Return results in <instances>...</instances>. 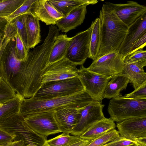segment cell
<instances>
[{
    "label": "cell",
    "mask_w": 146,
    "mask_h": 146,
    "mask_svg": "<svg viewBox=\"0 0 146 146\" xmlns=\"http://www.w3.org/2000/svg\"><path fill=\"white\" fill-rule=\"evenodd\" d=\"M59 30L51 25L43 43L29 51L26 59L22 62L19 71V94L24 99L33 97L42 85V77L48 64L50 54Z\"/></svg>",
    "instance_id": "6da1fadb"
},
{
    "label": "cell",
    "mask_w": 146,
    "mask_h": 146,
    "mask_svg": "<svg viewBox=\"0 0 146 146\" xmlns=\"http://www.w3.org/2000/svg\"><path fill=\"white\" fill-rule=\"evenodd\" d=\"M99 18L101 41L96 59L110 52H117L128 28L117 17L114 7L110 2H106L103 4L100 12Z\"/></svg>",
    "instance_id": "7a4b0ae2"
},
{
    "label": "cell",
    "mask_w": 146,
    "mask_h": 146,
    "mask_svg": "<svg viewBox=\"0 0 146 146\" xmlns=\"http://www.w3.org/2000/svg\"><path fill=\"white\" fill-rule=\"evenodd\" d=\"M93 101L86 90L47 100H38L33 97L27 99L22 98L20 114L24 117L41 112H54L64 108H80Z\"/></svg>",
    "instance_id": "3957f363"
},
{
    "label": "cell",
    "mask_w": 146,
    "mask_h": 146,
    "mask_svg": "<svg viewBox=\"0 0 146 146\" xmlns=\"http://www.w3.org/2000/svg\"><path fill=\"white\" fill-rule=\"evenodd\" d=\"M108 111L110 118L117 122L146 116V99L130 98L120 95L110 100Z\"/></svg>",
    "instance_id": "277c9868"
},
{
    "label": "cell",
    "mask_w": 146,
    "mask_h": 146,
    "mask_svg": "<svg viewBox=\"0 0 146 146\" xmlns=\"http://www.w3.org/2000/svg\"><path fill=\"white\" fill-rule=\"evenodd\" d=\"M84 90H85L84 86L78 78L76 77L44 84L32 97L38 100H47Z\"/></svg>",
    "instance_id": "5b68a950"
},
{
    "label": "cell",
    "mask_w": 146,
    "mask_h": 146,
    "mask_svg": "<svg viewBox=\"0 0 146 146\" xmlns=\"http://www.w3.org/2000/svg\"><path fill=\"white\" fill-rule=\"evenodd\" d=\"M0 129L12 136L13 141H23L26 146L33 144L42 146L47 140L32 130L20 114L0 123Z\"/></svg>",
    "instance_id": "8992f818"
},
{
    "label": "cell",
    "mask_w": 146,
    "mask_h": 146,
    "mask_svg": "<svg viewBox=\"0 0 146 146\" xmlns=\"http://www.w3.org/2000/svg\"><path fill=\"white\" fill-rule=\"evenodd\" d=\"M77 76L92 100L102 103L104 90L112 76H108L95 73L83 65L78 69Z\"/></svg>",
    "instance_id": "52a82bcc"
},
{
    "label": "cell",
    "mask_w": 146,
    "mask_h": 146,
    "mask_svg": "<svg viewBox=\"0 0 146 146\" xmlns=\"http://www.w3.org/2000/svg\"><path fill=\"white\" fill-rule=\"evenodd\" d=\"M91 27L71 37L64 58L78 65H82L88 57Z\"/></svg>",
    "instance_id": "ba28073f"
},
{
    "label": "cell",
    "mask_w": 146,
    "mask_h": 146,
    "mask_svg": "<svg viewBox=\"0 0 146 146\" xmlns=\"http://www.w3.org/2000/svg\"><path fill=\"white\" fill-rule=\"evenodd\" d=\"M104 105L93 101L86 106L79 109L76 124L71 133L79 136L97 121L105 117L103 112Z\"/></svg>",
    "instance_id": "9c48e42d"
},
{
    "label": "cell",
    "mask_w": 146,
    "mask_h": 146,
    "mask_svg": "<svg viewBox=\"0 0 146 146\" xmlns=\"http://www.w3.org/2000/svg\"><path fill=\"white\" fill-rule=\"evenodd\" d=\"M23 118L32 130L46 140L50 135L62 132L56 120L54 112H41Z\"/></svg>",
    "instance_id": "30bf717a"
},
{
    "label": "cell",
    "mask_w": 146,
    "mask_h": 146,
    "mask_svg": "<svg viewBox=\"0 0 146 146\" xmlns=\"http://www.w3.org/2000/svg\"><path fill=\"white\" fill-rule=\"evenodd\" d=\"M124 65L123 59L117 52L113 51L93 61L87 68L95 73L110 76L121 73Z\"/></svg>",
    "instance_id": "8fae6325"
},
{
    "label": "cell",
    "mask_w": 146,
    "mask_h": 146,
    "mask_svg": "<svg viewBox=\"0 0 146 146\" xmlns=\"http://www.w3.org/2000/svg\"><path fill=\"white\" fill-rule=\"evenodd\" d=\"M77 66L65 58L48 65L42 77V85L78 77Z\"/></svg>",
    "instance_id": "7c38bea8"
},
{
    "label": "cell",
    "mask_w": 146,
    "mask_h": 146,
    "mask_svg": "<svg viewBox=\"0 0 146 146\" xmlns=\"http://www.w3.org/2000/svg\"><path fill=\"white\" fill-rule=\"evenodd\" d=\"M120 136L136 141L138 138L146 137V116L129 119L117 122Z\"/></svg>",
    "instance_id": "4fadbf2b"
},
{
    "label": "cell",
    "mask_w": 146,
    "mask_h": 146,
    "mask_svg": "<svg viewBox=\"0 0 146 146\" xmlns=\"http://www.w3.org/2000/svg\"><path fill=\"white\" fill-rule=\"evenodd\" d=\"M146 33V13L128 26L127 31L117 52L123 58L134 42Z\"/></svg>",
    "instance_id": "5bb4252c"
},
{
    "label": "cell",
    "mask_w": 146,
    "mask_h": 146,
    "mask_svg": "<svg viewBox=\"0 0 146 146\" xmlns=\"http://www.w3.org/2000/svg\"><path fill=\"white\" fill-rule=\"evenodd\" d=\"M30 13L47 25H56L64 17L48 0H37L32 6Z\"/></svg>",
    "instance_id": "9a60e30c"
},
{
    "label": "cell",
    "mask_w": 146,
    "mask_h": 146,
    "mask_svg": "<svg viewBox=\"0 0 146 146\" xmlns=\"http://www.w3.org/2000/svg\"><path fill=\"white\" fill-rule=\"evenodd\" d=\"M111 4L117 17L128 26L146 13V7L135 1H129L124 4Z\"/></svg>",
    "instance_id": "2e32d148"
},
{
    "label": "cell",
    "mask_w": 146,
    "mask_h": 146,
    "mask_svg": "<svg viewBox=\"0 0 146 146\" xmlns=\"http://www.w3.org/2000/svg\"><path fill=\"white\" fill-rule=\"evenodd\" d=\"M87 5L78 7L59 20L56 24L59 31L66 33L75 29L84 22L87 13Z\"/></svg>",
    "instance_id": "e0dca14e"
},
{
    "label": "cell",
    "mask_w": 146,
    "mask_h": 146,
    "mask_svg": "<svg viewBox=\"0 0 146 146\" xmlns=\"http://www.w3.org/2000/svg\"><path fill=\"white\" fill-rule=\"evenodd\" d=\"M80 109L64 108L54 112L56 120L62 132L71 133L76 124Z\"/></svg>",
    "instance_id": "ac0fdd59"
},
{
    "label": "cell",
    "mask_w": 146,
    "mask_h": 146,
    "mask_svg": "<svg viewBox=\"0 0 146 146\" xmlns=\"http://www.w3.org/2000/svg\"><path fill=\"white\" fill-rule=\"evenodd\" d=\"M146 65V61L125 64L121 73L129 80L134 89L146 81V73L143 67Z\"/></svg>",
    "instance_id": "d6986e66"
},
{
    "label": "cell",
    "mask_w": 146,
    "mask_h": 146,
    "mask_svg": "<svg viewBox=\"0 0 146 146\" xmlns=\"http://www.w3.org/2000/svg\"><path fill=\"white\" fill-rule=\"evenodd\" d=\"M27 14L19 16L11 22H8L4 30L3 33L4 35L6 37L10 39L15 38L16 33H17L26 48L29 51L26 26Z\"/></svg>",
    "instance_id": "ffe728a7"
},
{
    "label": "cell",
    "mask_w": 146,
    "mask_h": 146,
    "mask_svg": "<svg viewBox=\"0 0 146 146\" xmlns=\"http://www.w3.org/2000/svg\"><path fill=\"white\" fill-rule=\"evenodd\" d=\"M110 118H104L97 121L79 136L82 139L93 140L111 130L116 125Z\"/></svg>",
    "instance_id": "44dd1931"
},
{
    "label": "cell",
    "mask_w": 146,
    "mask_h": 146,
    "mask_svg": "<svg viewBox=\"0 0 146 146\" xmlns=\"http://www.w3.org/2000/svg\"><path fill=\"white\" fill-rule=\"evenodd\" d=\"M129 83V80L121 73L113 76L105 87L103 98L110 99L118 96L120 92L126 88Z\"/></svg>",
    "instance_id": "7402d4cb"
},
{
    "label": "cell",
    "mask_w": 146,
    "mask_h": 146,
    "mask_svg": "<svg viewBox=\"0 0 146 146\" xmlns=\"http://www.w3.org/2000/svg\"><path fill=\"white\" fill-rule=\"evenodd\" d=\"M15 38L10 39L5 46L2 55L4 57L6 68L13 76L18 73L22 62L17 57L15 50Z\"/></svg>",
    "instance_id": "603a6c76"
},
{
    "label": "cell",
    "mask_w": 146,
    "mask_h": 146,
    "mask_svg": "<svg viewBox=\"0 0 146 146\" xmlns=\"http://www.w3.org/2000/svg\"><path fill=\"white\" fill-rule=\"evenodd\" d=\"M26 26L28 49L34 48L41 41L39 20L31 13H27Z\"/></svg>",
    "instance_id": "cb8c5ba5"
},
{
    "label": "cell",
    "mask_w": 146,
    "mask_h": 146,
    "mask_svg": "<svg viewBox=\"0 0 146 146\" xmlns=\"http://www.w3.org/2000/svg\"><path fill=\"white\" fill-rule=\"evenodd\" d=\"M71 39L66 35L57 36L50 54L48 65L65 57Z\"/></svg>",
    "instance_id": "d4e9b609"
},
{
    "label": "cell",
    "mask_w": 146,
    "mask_h": 146,
    "mask_svg": "<svg viewBox=\"0 0 146 146\" xmlns=\"http://www.w3.org/2000/svg\"><path fill=\"white\" fill-rule=\"evenodd\" d=\"M48 0L64 17L78 7L84 5H94L98 2L97 0Z\"/></svg>",
    "instance_id": "484cf974"
},
{
    "label": "cell",
    "mask_w": 146,
    "mask_h": 146,
    "mask_svg": "<svg viewBox=\"0 0 146 146\" xmlns=\"http://www.w3.org/2000/svg\"><path fill=\"white\" fill-rule=\"evenodd\" d=\"M90 27L91 33L88 58L94 61L97 59L101 44V25L99 18L92 21Z\"/></svg>",
    "instance_id": "4316f807"
},
{
    "label": "cell",
    "mask_w": 146,
    "mask_h": 146,
    "mask_svg": "<svg viewBox=\"0 0 146 146\" xmlns=\"http://www.w3.org/2000/svg\"><path fill=\"white\" fill-rule=\"evenodd\" d=\"M22 98L18 95L3 103L0 107V123L20 114V104Z\"/></svg>",
    "instance_id": "83f0119b"
},
{
    "label": "cell",
    "mask_w": 146,
    "mask_h": 146,
    "mask_svg": "<svg viewBox=\"0 0 146 146\" xmlns=\"http://www.w3.org/2000/svg\"><path fill=\"white\" fill-rule=\"evenodd\" d=\"M79 137V136H72L69 133L63 132L54 138L47 140L42 146H66Z\"/></svg>",
    "instance_id": "f1b7e54d"
},
{
    "label": "cell",
    "mask_w": 146,
    "mask_h": 146,
    "mask_svg": "<svg viewBox=\"0 0 146 146\" xmlns=\"http://www.w3.org/2000/svg\"><path fill=\"white\" fill-rule=\"evenodd\" d=\"M25 0H1L0 1V18L8 17L23 3Z\"/></svg>",
    "instance_id": "f546056e"
},
{
    "label": "cell",
    "mask_w": 146,
    "mask_h": 146,
    "mask_svg": "<svg viewBox=\"0 0 146 146\" xmlns=\"http://www.w3.org/2000/svg\"><path fill=\"white\" fill-rule=\"evenodd\" d=\"M119 137L118 132L114 129L92 140L87 146H102Z\"/></svg>",
    "instance_id": "4dcf8cb0"
},
{
    "label": "cell",
    "mask_w": 146,
    "mask_h": 146,
    "mask_svg": "<svg viewBox=\"0 0 146 146\" xmlns=\"http://www.w3.org/2000/svg\"><path fill=\"white\" fill-rule=\"evenodd\" d=\"M37 1L36 0H25L21 6L5 18L8 22H10L19 16L25 14L30 13L32 6Z\"/></svg>",
    "instance_id": "1f68e13d"
},
{
    "label": "cell",
    "mask_w": 146,
    "mask_h": 146,
    "mask_svg": "<svg viewBox=\"0 0 146 146\" xmlns=\"http://www.w3.org/2000/svg\"><path fill=\"white\" fill-rule=\"evenodd\" d=\"M15 38V50L17 57L22 62L26 58L28 52L19 35L17 33Z\"/></svg>",
    "instance_id": "d6a6232c"
},
{
    "label": "cell",
    "mask_w": 146,
    "mask_h": 146,
    "mask_svg": "<svg viewBox=\"0 0 146 146\" xmlns=\"http://www.w3.org/2000/svg\"><path fill=\"white\" fill-rule=\"evenodd\" d=\"M146 61V51L140 50L129 54L124 57L125 64Z\"/></svg>",
    "instance_id": "836d02e7"
},
{
    "label": "cell",
    "mask_w": 146,
    "mask_h": 146,
    "mask_svg": "<svg viewBox=\"0 0 146 146\" xmlns=\"http://www.w3.org/2000/svg\"><path fill=\"white\" fill-rule=\"evenodd\" d=\"M124 97L133 99H146V81L132 92L125 94Z\"/></svg>",
    "instance_id": "e575fe53"
},
{
    "label": "cell",
    "mask_w": 146,
    "mask_h": 146,
    "mask_svg": "<svg viewBox=\"0 0 146 146\" xmlns=\"http://www.w3.org/2000/svg\"><path fill=\"white\" fill-rule=\"evenodd\" d=\"M102 146H139L135 141H131L120 136L116 139Z\"/></svg>",
    "instance_id": "d590c367"
},
{
    "label": "cell",
    "mask_w": 146,
    "mask_h": 146,
    "mask_svg": "<svg viewBox=\"0 0 146 146\" xmlns=\"http://www.w3.org/2000/svg\"><path fill=\"white\" fill-rule=\"evenodd\" d=\"M146 45V33L135 41L131 48L128 54L143 50Z\"/></svg>",
    "instance_id": "8d00e7d4"
},
{
    "label": "cell",
    "mask_w": 146,
    "mask_h": 146,
    "mask_svg": "<svg viewBox=\"0 0 146 146\" xmlns=\"http://www.w3.org/2000/svg\"><path fill=\"white\" fill-rule=\"evenodd\" d=\"M13 141L14 138L12 136L0 129V146L9 144Z\"/></svg>",
    "instance_id": "74e56055"
},
{
    "label": "cell",
    "mask_w": 146,
    "mask_h": 146,
    "mask_svg": "<svg viewBox=\"0 0 146 146\" xmlns=\"http://www.w3.org/2000/svg\"><path fill=\"white\" fill-rule=\"evenodd\" d=\"M92 140H88L79 137L66 146H87Z\"/></svg>",
    "instance_id": "f35d334b"
},
{
    "label": "cell",
    "mask_w": 146,
    "mask_h": 146,
    "mask_svg": "<svg viewBox=\"0 0 146 146\" xmlns=\"http://www.w3.org/2000/svg\"><path fill=\"white\" fill-rule=\"evenodd\" d=\"M1 81H0V88ZM12 94L0 92V102L3 103L10 99H12L16 96Z\"/></svg>",
    "instance_id": "ab89813d"
},
{
    "label": "cell",
    "mask_w": 146,
    "mask_h": 146,
    "mask_svg": "<svg viewBox=\"0 0 146 146\" xmlns=\"http://www.w3.org/2000/svg\"><path fill=\"white\" fill-rule=\"evenodd\" d=\"M7 23L5 18H0V32L3 33L4 30Z\"/></svg>",
    "instance_id": "60d3db41"
},
{
    "label": "cell",
    "mask_w": 146,
    "mask_h": 146,
    "mask_svg": "<svg viewBox=\"0 0 146 146\" xmlns=\"http://www.w3.org/2000/svg\"><path fill=\"white\" fill-rule=\"evenodd\" d=\"M11 39L8 38H6L5 39L2 46L0 49V59L2 56L4 50L8 43L9 42Z\"/></svg>",
    "instance_id": "b9f144b4"
},
{
    "label": "cell",
    "mask_w": 146,
    "mask_h": 146,
    "mask_svg": "<svg viewBox=\"0 0 146 146\" xmlns=\"http://www.w3.org/2000/svg\"><path fill=\"white\" fill-rule=\"evenodd\" d=\"M136 142L139 146H146V137L138 138Z\"/></svg>",
    "instance_id": "7bdbcfd3"
},
{
    "label": "cell",
    "mask_w": 146,
    "mask_h": 146,
    "mask_svg": "<svg viewBox=\"0 0 146 146\" xmlns=\"http://www.w3.org/2000/svg\"><path fill=\"white\" fill-rule=\"evenodd\" d=\"M9 146H26L25 142L22 140L13 141L11 143Z\"/></svg>",
    "instance_id": "ee69618b"
},
{
    "label": "cell",
    "mask_w": 146,
    "mask_h": 146,
    "mask_svg": "<svg viewBox=\"0 0 146 146\" xmlns=\"http://www.w3.org/2000/svg\"><path fill=\"white\" fill-rule=\"evenodd\" d=\"M26 146H36V145H33V144H29V145H27Z\"/></svg>",
    "instance_id": "f6af8a7d"
},
{
    "label": "cell",
    "mask_w": 146,
    "mask_h": 146,
    "mask_svg": "<svg viewBox=\"0 0 146 146\" xmlns=\"http://www.w3.org/2000/svg\"><path fill=\"white\" fill-rule=\"evenodd\" d=\"M1 103V102H0V107L1 106H2L3 105V103Z\"/></svg>",
    "instance_id": "bcb514c9"
},
{
    "label": "cell",
    "mask_w": 146,
    "mask_h": 146,
    "mask_svg": "<svg viewBox=\"0 0 146 146\" xmlns=\"http://www.w3.org/2000/svg\"><path fill=\"white\" fill-rule=\"evenodd\" d=\"M10 144H8V145H3V146H9Z\"/></svg>",
    "instance_id": "7dc6e473"
},
{
    "label": "cell",
    "mask_w": 146,
    "mask_h": 146,
    "mask_svg": "<svg viewBox=\"0 0 146 146\" xmlns=\"http://www.w3.org/2000/svg\"><path fill=\"white\" fill-rule=\"evenodd\" d=\"M1 0H0V1H1Z\"/></svg>",
    "instance_id": "c3c4849f"
},
{
    "label": "cell",
    "mask_w": 146,
    "mask_h": 146,
    "mask_svg": "<svg viewBox=\"0 0 146 146\" xmlns=\"http://www.w3.org/2000/svg\"><path fill=\"white\" fill-rule=\"evenodd\" d=\"M1 48H0V49Z\"/></svg>",
    "instance_id": "681fc988"
}]
</instances>
